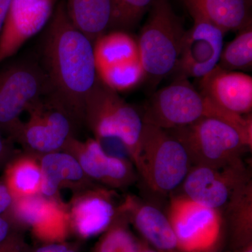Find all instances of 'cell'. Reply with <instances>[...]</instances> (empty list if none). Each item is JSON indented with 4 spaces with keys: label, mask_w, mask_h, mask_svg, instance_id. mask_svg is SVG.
Returning a JSON list of instances; mask_svg holds the SVG:
<instances>
[{
    "label": "cell",
    "mask_w": 252,
    "mask_h": 252,
    "mask_svg": "<svg viewBox=\"0 0 252 252\" xmlns=\"http://www.w3.org/2000/svg\"><path fill=\"white\" fill-rule=\"evenodd\" d=\"M233 252H252V243L248 244L242 248L233 250Z\"/></svg>",
    "instance_id": "836d02e7"
},
{
    "label": "cell",
    "mask_w": 252,
    "mask_h": 252,
    "mask_svg": "<svg viewBox=\"0 0 252 252\" xmlns=\"http://www.w3.org/2000/svg\"><path fill=\"white\" fill-rule=\"evenodd\" d=\"M14 143L0 130V168H4L6 163L18 153L14 148Z\"/></svg>",
    "instance_id": "83f0119b"
},
{
    "label": "cell",
    "mask_w": 252,
    "mask_h": 252,
    "mask_svg": "<svg viewBox=\"0 0 252 252\" xmlns=\"http://www.w3.org/2000/svg\"><path fill=\"white\" fill-rule=\"evenodd\" d=\"M156 0H112L111 28L130 29L140 23Z\"/></svg>",
    "instance_id": "4316f807"
},
{
    "label": "cell",
    "mask_w": 252,
    "mask_h": 252,
    "mask_svg": "<svg viewBox=\"0 0 252 252\" xmlns=\"http://www.w3.org/2000/svg\"><path fill=\"white\" fill-rule=\"evenodd\" d=\"M167 130L185 146L192 165L228 166L242 160L244 151L252 148V137L216 118H203L190 125Z\"/></svg>",
    "instance_id": "5b68a950"
},
{
    "label": "cell",
    "mask_w": 252,
    "mask_h": 252,
    "mask_svg": "<svg viewBox=\"0 0 252 252\" xmlns=\"http://www.w3.org/2000/svg\"><path fill=\"white\" fill-rule=\"evenodd\" d=\"M12 0H0V34L9 13Z\"/></svg>",
    "instance_id": "1f68e13d"
},
{
    "label": "cell",
    "mask_w": 252,
    "mask_h": 252,
    "mask_svg": "<svg viewBox=\"0 0 252 252\" xmlns=\"http://www.w3.org/2000/svg\"><path fill=\"white\" fill-rule=\"evenodd\" d=\"M37 157L42 174L41 193L44 196L62 199V189H69L73 193L94 183L86 176L77 159L67 152L60 151Z\"/></svg>",
    "instance_id": "ac0fdd59"
},
{
    "label": "cell",
    "mask_w": 252,
    "mask_h": 252,
    "mask_svg": "<svg viewBox=\"0 0 252 252\" xmlns=\"http://www.w3.org/2000/svg\"><path fill=\"white\" fill-rule=\"evenodd\" d=\"M192 166L185 146L168 130L144 124L135 165L154 193L166 195L182 186Z\"/></svg>",
    "instance_id": "277c9868"
},
{
    "label": "cell",
    "mask_w": 252,
    "mask_h": 252,
    "mask_svg": "<svg viewBox=\"0 0 252 252\" xmlns=\"http://www.w3.org/2000/svg\"><path fill=\"white\" fill-rule=\"evenodd\" d=\"M221 213L190 200L184 194L172 197L166 215L180 252L218 250L225 233L224 217Z\"/></svg>",
    "instance_id": "9c48e42d"
},
{
    "label": "cell",
    "mask_w": 252,
    "mask_h": 252,
    "mask_svg": "<svg viewBox=\"0 0 252 252\" xmlns=\"http://www.w3.org/2000/svg\"><path fill=\"white\" fill-rule=\"evenodd\" d=\"M140 252H158L154 250L152 247L149 246L148 244L141 239Z\"/></svg>",
    "instance_id": "d6a6232c"
},
{
    "label": "cell",
    "mask_w": 252,
    "mask_h": 252,
    "mask_svg": "<svg viewBox=\"0 0 252 252\" xmlns=\"http://www.w3.org/2000/svg\"><path fill=\"white\" fill-rule=\"evenodd\" d=\"M49 84L48 95L59 102L77 124H84V105L97 74L94 43L71 22L64 1L56 6L42 43Z\"/></svg>",
    "instance_id": "6da1fadb"
},
{
    "label": "cell",
    "mask_w": 252,
    "mask_h": 252,
    "mask_svg": "<svg viewBox=\"0 0 252 252\" xmlns=\"http://www.w3.org/2000/svg\"><path fill=\"white\" fill-rule=\"evenodd\" d=\"M58 0H12L0 34V65L47 26Z\"/></svg>",
    "instance_id": "9a60e30c"
},
{
    "label": "cell",
    "mask_w": 252,
    "mask_h": 252,
    "mask_svg": "<svg viewBox=\"0 0 252 252\" xmlns=\"http://www.w3.org/2000/svg\"><path fill=\"white\" fill-rule=\"evenodd\" d=\"M219 252L218 250H216V251H212V252Z\"/></svg>",
    "instance_id": "8d00e7d4"
},
{
    "label": "cell",
    "mask_w": 252,
    "mask_h": 252,
    "mask_svg": "<svg viewBox=\"0 0 252 252\" xmlns=\"http://www.w3.org/2000/svg\"><path fill=\"white\" fill-rule=\"evenodd\" d=\"M29 118L22 122L11 140L22 147L23 152L39 157L63 151L74 136L79 125L59 102L46 95L28 109Z\"/></svg>",
    "instance_id": "ba28073f"
},
{
    "label": "cell",
    "mask_w": 252,
    "mask_h": 252,
    "mask_svg": "<svg viewBox=\"0 0 252 252\" xmlns=\"http://www.w3.org/2000/svg\"><path fill=\"white\" fill-rule=\"evenodd\" d=\"M92 252H140L141 239L130 230L127 217L121 212L117 219L100 235Z\"/></svg>",
    "instance_id": "cb8c5ba5"
},
{
    "label": "cell",
    "mask_w": 252,
    "mask_h": 252,
    "mask_svg": "<svg viewBox=\"0 0 252 252\" xmlns=\"http://www.w3.org/2000/svg\"><path fill=\"white\" fill-rule=\"evenodd\" d=\"M63 151L75 158L86 176L97 185L124 190L137 179L130 159L107 153L94 138L81 141L73 137Z\"/></svg>",
    "instance_id": "4fadbf2b"
},
{
    "label": "cell",
    "mask_w": 252,
    "mask_h": 252,
    "mask_svg": "<svg viewBox=\"0 0 252 252\" xmlns=\"http://www.w3.org/2000/svg\"><path fill=\"white\" fill-rule=\"evenodd\" d=\"M193 25L186 31L176 67L177 77L201 79L220 63L224 32L198 16H191Z\"/></svg>",
    "instance_id": "5bb4252c"
},
{
    "label": "cell",
    "mask_w": 252,
    "mask_h": 252,
    "mask_svg": "<svg viewBox=\"0 0 252 252\" xmlns=\"http://www.w3.org/2000/svg\"><path fill=\"white\" fill-rule=\"evenodd\" d=\"M44 68L32 61H18L0 69V130L11 140L22 124L21 114L49 94Z\"/></svg>",
    "instance_id": "52a82bcc"
},
{
    "label": "cell",
    "mask_w": 252,
    "mask_h": 252,
    "mask_svg": "<svg viewBox=\"0 0 252 252\" xmlns=\"http://www.w3.org/2000/svg\"><path fill=\"white\" fill-rule=\"evenodd\" d=\"M13 198L4 185L2 179H0V215L4 214L11 206Z\"/></svg>",
    "instance_id": "f546056e"
},
{
    "label": "cell",
    "mask_w": 252,
    "mask_h": 252,
    "mask_svg": "<svg viewBox=\"0 0 252 252\" xmlns=\"http://www.w3.org/2000/svg\"><path fill=\"white\" fill-rule=\"evenodd\" d=\"M1 179L13 199L41 193L42 174L38 157L18 152L5 165Z\"/></svg>",
    "instance_id": "44dd1931"
},
{
    "label": "cell",
    "mask_w": 252,
    "mask_h": 252,
    "mask_svg": "<svg viewBox=\"0 0 252 252\" xmlns=\"http://www.w3.org/2000/svg\"><path fill=\"white\" fill-rule=\"evenodd\" d=\"M250 181L240 160L220 168L192 165L181 187L190 200L221 212Z\"/></svg>",
    "instance_id": "8fae6325"
},
{
    "label": "cell",
    "mask_w": 252,
    "mask_h": 252,
    "mask_svg": "<svg viewBox=\"0 0 252 252\" xmlns=\"http://www.w3.org/2000/svg\"><path fill=\"white\" fill-rule=\"evenodd\" d=\"M144 124L165 130L190 125L203 118H216L229 123L252 137V115L228 112L204 95L188 79L177 77L158 91L142 116Z\"/></svg>",
    "instance_id": "7a4b0ae2"
},
{
    "label": "cell",
    "mask_w": 252,
    "mask_h": 252,
    "mask_svg": "<svg viewBox=\"0 0 252 252\" xmlns=\"http://www.w3.org/2000/svg\"><path fill=\"white\" fill-rule=\"evenodd\" d=\"M16 229L31 231L41 244L63 243L71 235L67 203L41 193L13 199L4 212Z\"/></svg>",
    "instance_id": "30bf717a"
},
{
    "label": "cell",
    "mask_w": 252,
    "mask_h": 252,
    "mask_svg": "<svg viewBox=\"0 0 252 252\" xmlns=\"http://www.w3.org/2000/svg\"><path fill=\"white\" fill-rule=\"evenodd\" d=\"M16 230L18 229L15 228L14 224L4 213L0 215V243Z\"/></svg>",
    "instance_id": "4dcf8cb0"
},
{
    "label": "cell",
    "mask_w": 252,
    "mask_h": 252,
    "mask_svg": "<svg viewBox=\"0 0 252 252\" xmlns=\"http://www.w3.org/2000/svg\"><path fill=\"white\" fill-rule=\"evenodd\" d=\"M191 16H198L225 33L252 24L246 0H184Z\"/></svg>",
    "instance_id": "d6986e66"
},
{
    "label": "cell",
    "mask_w": 252,
    "mask_h": 252,
    "mask_svg": "<svg viewBox=\"0 0 252 252\" xmlns=\"http://www.w3.org/2000/svg\"><path fill=\"white\" fill-rule=\"evenodd\" d=\"M185 32L170 0H156L137 39L146 77L159 81L175 72Z\"/></svg>",
    "instance_id": "8992f818"
},
{
    "label": "cell",
    "mask_w": 252,
    "mask_h": 252,
    "mask_svg": "<svg viewBox=\"0 0 252 252\" xmlns=\"http://www.w3.org/2000/svg\"><path fill=\"white\" fill-rule=\"evenodd\" d=\"M222 50L218 66L228 71L248 70L252 65V28L249 25Z\"/></svg>",
    "instance_id": "d4e9b609"
},
{
    "label": "cell",
    "mask_w": 252,
    "mask_h": 252,
    "mask_svg": "<svg viewBox=\"0 0 252 252\" xmlns=\"http://www.w3.org/2000/svg\"><path fill=\"white\" fill-rule=\"evenodd\" d=\"M246 1H248L249 3L251 2L252 0H246Z\"/></svg>",
    "instance_id": "d590c367"
},
{
    "label": "cell",
    "mask_w": 252,
    "mask_h": 252,
    "mask_svg": "<svg viewBox=\"0 0 252 252\" xmlns=\"http://www.w3.org/2000/svg\"><path fill=\"white\" fill-rule=\"evenodd\" d=\"M94 49L97 71L140 60L137 39L120 30L99 36L94 42Z\"/></svg>",
    "instance_id": "7402d4cb"
},
{
    "label": "cell",
    "mask_w": 252,
    "mask_h": 252,
    "mask_svg": "<svg viewBox=\"0 0 252 252\" xmlns=\"http://www.w3.org/2000/svg\"><path fill=\"white\" fill-rule=\"evenodd\" d=\"M71 22L93 43L111 28L112 0H65Z\"/></svg>",
    "instance_id": "ffe728a7"
},
{
    "label": "cell",
    "mask_w": 252,
    "mask_h": 252,
    "mask_svg": "<svg viewBox=\"0 0 252 252\" xmlns=\"http://www.w3.org/2000/svg\"><path fill=\"white\" fill-rule=\"evenodd\" d=\"M97 74L99 80L117 92L130 90L146 78L140 60L104 68Z\"/></svg>",
    "instance_id": "484cf974"
},
{
    "label": "cell",
    "mask_w": 252,
    "mask_h": 252,
    "mask_svg": "<svg viewBox=\"0 0 252 252\" xmlns=\"http://www.w3.org/2000/svg\"><path fill=\"white\" fill-rule=\"evenodd\" d=\"M120 210L142 240L154 250L158 252H181L170 220L160 209L127 195L121 203Z\"/></svg>",
    "instance_id": "e0dca14e"
},
{
    "label": "cell",
    "mask_w": 252,
    "mask_h": 252,
    "mask_svg": "<svg viewBox=\"0 0 252 252\" xmlns=\"http://www.w3.org/2000/svg\"><path fill=\"white\" fill-rule=\"evenodd\" d=\"M114 190L94 183L73 192L67 203L71 234L86 240L108 229L120 213Z\"/></svg>",
    "instance_id": "7c38bea8"
},
{
    "label": "cell",
    "mask_w": 252,
    "mask_h": 252,
    "mask_svg": "<svg viewBox=\"0 0 252 252\" xmlns=\"http://www.w3.org/2000/svg\"><path fill=\"white\" fill-rule=\"evenodd\" d=\"M200 92L222 109L248 116L252 109V77L218 65L200 79Z\"/></svg>",
    "instance_id": "2e32d148"
},
{
    "label": "cell",
    "mask_w": 252,
    "mask_h": 252,
    "mask_svg": "<svg viewBox=\"0 0 252 252\" xmlns=\"http://www.w3.org/2000/svg\"><path fill=\"white\" fill-rule=\"evenodd\" d=\"M26 240L24 232L16 230L0 243V252H11L18 245Z\"/></svg>",
    "instance_id": "f1b7e54d"
},
{
    "label": "cell",
    "mask_w": 252,
    "mask_h": 252,
    "mask_svg": "<svg viewBox=\"0 0 252 252\" xmlns=\"http://www.w3.org/2000/svg\"><path fill=\"white\" fill-rule=\"evenodd\" d=\"M66 252H80V246L79 243H72V246Z\"/></svg>",
    "instance_id": "e575fe53"
},
{
    "label": "cell",
    "mask_w": 252,
    "mask_h": 252,
    "mask_svg": "<svg viewBox=\"0 0 252 252\" xmlns=\"http://www.w3.org/2000/svg\"><path fill=\"white\" fill-rule=\"evenodd\" d=\"M84 124L99 142L117 140L135 166L143 132V118L130 104L97 79L84 105Z\"/></svg>",
    "instance_id": "3957f363"
},
{
    "label": "cell",
    "mask_w": 252,
    "mask_h": 252,
    "mask_svg": "<svg viewBox=\"0 0 252 252\" xmlns=\"http://www.w3.org/2000/svg\"><path fill=\"white\" fill-rule=\"evenodd\" d=\"M252 186L250 181L235 194L224 210L233 250L252 243Z\"/></svg>",
    "instance_id": "603a6c76"
}]
</instances>
